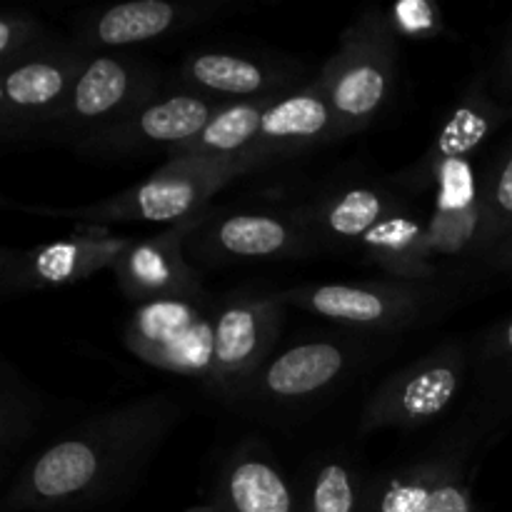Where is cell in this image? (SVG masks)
Returning a JSON list of instances; mask_svg holds the SVG:
<instances>
[{"instance_id": "cell-18", "label": "cell", "mask_w": 512, "mask_h": 512, "mask_svg": "<svg viewBox=\"0 0 512 512\" xmlns=\"http://www.w3.org/2000/svg\"><path fill=\"white\" fill-rule=\"evenodd\" d=\"M188 512H298V490L275 455L248 440L220 460L205 500Z\"/></svg>"}, {"instance_id": "cell-28", "label": "cell", "mask_w": 512, "mask_h": 512, "mask_svg": "<svg viewBox=\"0 0 512 512\" xmlns=\"http://www.w3.org/2000/svg\"><path fill=\"white\" fill-rule=\"evenodd\" d=\"M398 35H438L440 13L430 3H403L388 13Z\"/></svg>"}, {"instance_id": "cell-30", "label": "cell", "mask_w": 512, "mask_h": 512, "mask_svg": "<svg viewBox=\"0 0 512 512\" xmlns=\"http://www.w3.org/2000/svg\"><path fill=\"white\" fill-rule=\"evenodd\" d=\"M495 85L505 98H512V30L505 40L503 50H500L498 68H495Z\"/></svg>"}, {"instance_id": "cell-25", "label": "cell", "mask_w": 512, "mask_h": 512, "mask_svg": "<svg viewBox=\"0 0 512 512\" xmlns=\"http://www.w3.org/2000/svg\"><path fill=\"white\" fill-rule=\"evenodd\" d=\"M368 490L345 458H325L310 468L298 490V512H365Z\"/></svg>"}, {"instance_id": "cell-8", "label": "cell", "mask_w": 512, "mask_h": 512, "mask_svg": "<svg viewBox=\"0 0 512 512\" xmlns=\"http://www.w3.org/2000/svg\"><path fill=\"white\" fill-rule=\"evenodd\" d=\"M213 295L135 305L123 343L135 358L205 385L213 353Z\"/></svg>"}, {"instance_id": "cell-12", "label": "cell", "mask_w": 512, "mask_h": 512, "mask_svg": "<svg viewBox=\"0 0 512 512\" xmlns=\"http://www.w3.org/2000/svg\"><path fill=\"white\" fill-rule=\"evenodd\" d=\"M318 238L303 213L238 210L210 215L208 223L190 238L188 250L205 263H245V260H283L318 250Z\"/></svg>"}, {"instance_id": "cell-14", "label": "cell", "mask_w": 512, "mask_h": 512, "mask_svg": "<svg viewBox=\"0 0 512 512\" xmlns=\"http://www.w3.org/2000/svg\"><path fill=\"white\" fill-rule=\"evenodd\" d=\"M173 83L220 103L280 98L308 85L298 60L243 50H195L183 60Z\"/></svg>"}, {"instance_id": "cell-9", "label": "cell", "mask_w": 512, "mask_h": 512, "mask_svg": "<svg viewBox=\"0 0 512 512\" xmlns=\"http://www.w3.org/2000/svg\"><path fill=\"white\" fill-rule=\"evenodd\" d=\"M283 325V303L275 295L233 290L215 298L213 353L205 385L225 403H235L240 390L273 355Z\"/></svg>"}, {"instance_id": "cell-31", "label": "cell", "mask_w": 512, "mask_h": 512, "mask_svg": "<svg viewBox=\"0 0 512 512\" xmlns=\"http://www.w3.org/2000/svg\"><path fill=\"white\" fill-rule=\"evenodd\" d=\"M485 263H488L493 270L512 273V235L510 238H505L503 243H500L498 248H495L488 258H485Z\"/></svg>"}, {"instance_id": "cell-5", "label": "cell", "mask_w": 512, "mask_h": 512, "mask_svg": "<svg viewBox=\"0 0 512 512\" xmlns=\"http://www.w3.org/2000/svg\"><path fill=\"white\" fill-rule=\"evenodd\" d=\"M275 298L333 323L360 330H405L433 318L445 308L450 293L435 283L413 280H353V283L295 285Z\"/></svg>"}, {"instance_id": "cell-16", "label": "cell", "mask_w": 512, "mask_h": 512, "mask_svg": "<svg viewBox=\"0 0 512 512\" xmlns=\"http://www.w3.org/2000/svg\"><path fill=\"white\" fill-rule=\"evenodd\" d=\"M508 115V105L490 93L488 78H473L460 93L443 128L435 133L433 145L405 173L403 183L418 190H435L448 180L473 173L475 150L505 123Z\"/></svg>"}, {"instance_id": "cell-10", "label": "cell", "mask_w": 512, "mask_h": 512, "mask_svg": "<svg viewBox=\"0 0 512 512\" xmlns=\"http://www.w3.org/2000/svg\"><path fill=\"white\" fill-rule=\"evenodd\" d=\"M130 243V235H115L103 225H78L53 243L28 250L5 248L0 253V288L3 295H18L83 283L100 270H113Z\"/></svg>"}, {"instance_id": "cell-15", "label": "cell", "mask_w": 512, "mask_h": 512, "mask_svg": "<svg viewBox=\"0 0 512 512\" xmlns=\"http://www.w3.org/2000/svg\"><path fill=\"white\" fill-rule=\"evenodd\" d=\"M213 210L168 225L158 235L133 238L125 253L115 260L113 275L120 293L135 305L155 303L165 298H195L205 295L198 270L188 263L185 250L190 238L210 220Z\"/></svg>"}, {"instance_id": "cell-17", "label": "cell", "mask_w": 512, "mask_h": 512, "mask_svg": "<svg viewBox=\"0 0 512 512\" xmlns=\"http://www.w3.org/2000/svg\"><path fill=\"white\" fill-rule=\"evenodd\" d=\"M223 0H128L75 20L73 43L88 53L170 38L225 13Z\"/></svg>"}, {"instance_id": "cell-1", "label": "cell", "mask_w": 512, "mask_h": 512, "mask_svg": "<svg viewBox=\"0 0 512 512\" xmlns=\"http://www.w3.org/2000/svg\"><path fill=\"white\" fill-rule=\"evenodd\" d=\"M183 418L168 393L145 395L58 435L18 470L5 512L95 505L133 483Z\"/></svg>"}, {"instance_id": "cell-3", "label": "cell", "mask_w": 512, "mask_h": 512, "mask_svg": "<svg viewBox=\"0 0 512 512\" xmlns=\"http://www.w3.org/2000/svg\"><path fill=\"white\" fill-rule=\"evenodd\" d=\"M398 40L388 13L380 8L363 10L343 30L338 50L315 80L328 98L335 140L368 128L390 103L400 70Z\"/></svg>"}, {"instance_id": "cell-27", "label": "cell", "mask_w": 512, "mask_h": 512, "mask_svg": "<svg viewBox=\"0 0 512 512\" xmlns=\"http://www.w3.org/2000/svg\"><path fill=\"white\" fill-rule=\"evenodd\" d=\"M50 40L45 25L23 8H8L0 15V68L35 53Z\"/></svg>"}, {"instance_id": "cell-4", "label": "cell", "mask_w": 512, "mask_h": 512, "mask_svg": "<svg viewBox=\"0 0 512 512\" xmlns=\"http://www.w3.org/2000/svg\"><path fill=\"white\" fill-rule=\"evenodd\" d=\"M160 90V78L145 58L125 50L90 53L68 103L40 143L70 145L85 153L98 138L128 118Z\"/></svg>"}, {"instance_id": "cell-26", "label": "cell", "mask_w": 512, "mask_h": 512, "mask_svg": "<svg viewBox=\"0 0 512 512\" xmlns=\"http://www.w3.org/2000/svg\"><path fill=\"white\" fill-rule=\"evenodd\" d=\"M483 185V238L478 260H485L512 235V138L490 163Z\"/></svg>"}, {"instance_id": "cell-23", "label": "cell", "mask_w": 512, "mask_h": 512, "mask_svg": "<svg viewBox=\"0 0 512 512\" xmlns=\"http://www.w3.org/2000/svg\"><path fill=\"white\" fill-rule=\"evenodd\" d=\"M358 250L395 280L433 283L440 273L425 250V218L408 203L395 208L378 228L370 230L360 240Z\"/></svg>"}, {"instance_id": "cell-29", "label": "cell", "mask_w": 512, "mask_h": 512, "mask_svg": "<svg viewBox=\"0 0 512 512\" xmlns=\"http://www.w3.org/2000/svg\"><path fill=\"white\" fill-rule=\"evenodd\" d=\"M485 360L495 368L512 373V318L493 328V333L488 335V340H485Z\"/></svg>"}, {"instance_id": "cell-11", "label": "cell", "mask_w": 512, "mask_h": 512, "mask_svg": "<svg viewBox=\"0 0 512 512\" xmlns=\"http://www.w3.org/2000/svg\"><path fill=\"white\" fill-rule=\"evenodd\" d=\"M225 103L190 90H158L153 98L140 103L113 130L95 140L83 155L90 158H135L145 153L175 155L198 138L205 125Z\"/></svg>"}, {"instance_id": "cell-7", "label": "cell", "mask_w": 512, "mask_h": 512, "mask_svg": "<svg viewBox=\"0 0 512 512\" xmlns=\"http://www.w3.org/2000/svg\"><path fill=\"white\" fill-rule=\"evenodd\" d=\"M468 373V350L460 340L435 345L410 365L385 378L365 403L360 433L398 428L418 430L445 415L458 400Z\"/></svg>"}, {"instance_id": "cell-6", "label": "cell", "mask_w": 512, "mask_h": 512, "mask_svg": "<svg viewBox=\"0 0 512 512\" xmlns=\"http://www.w3.org/2000/svg\"><path fill=\"white\" fill-rule=\"evenodd\" d=\"M88 58V50L78 48L73 38L50 35L35 53L0 68V138L5 145L40 143L68 103Z\"/></svg>"}, {"instance_id": "cell-22", "label": "cell", "mask_w": 512, "mask_h": 512, "mask_svg": "<svg viewBox=\"0 0 512 512\" xmlns=\"http://www.w3.org/2000/svg\"><path fill=\"white\" fill-rule=\"evenodd\" d=\"M483 185L473 173L435 188L433 210L425 215V250L430 260L470 255L478 260L483 238Z\"/></svg>"}, {"instance_id": "cell-19", "label": "cell", "mask_w": 512, "mask_h": 512, "mask_svg": "<svg viewBox=\"0 0 512 512\" xmlns=\"http://www.w3.org/2000/svg\"><path fill=\"white\" fill-rule=\"evenodd\" d=\"M365 512H475L470 480L458 458L403 465L368 488Z\"/></svg>"}, {"instance_id": "cell-20", "label": "cell", "mask_w": 512, "mask_h": 512, "mask_svg": "<svg viewBox=\"0 0 512 512\" xmlns=\"http://www.w3.org/2000/svg\"><path fill=\"white\" fill-rule=\"evenodd\" d=\"M325 143H335V120L323 88L313 80L300 90L270 100L245 158L265 168Z\"/></svg>"}, {"instance_id": "cell-21", "label": "cell", "mask_w": 512, "mask_h": 512, "mask_svg": "<svg viewBox=\"0 0 512 512\" xmlns=\"http://www.w3.org/2000/svg\"><path fill=\"white\" fill-rule=\"evenodd\" d=\"M403 203L405 200L383 185L355 183L320 195L310 208H303L300 213L320 245L333 243L358 248L360 240Z\"/></svg>"}, {"instance_id": "cell-2", "label": "cell", "mask_w": 512, "mask_h": 512, "mask_svg": "<svg viewBox=\"0 0 512 512\" xmlns=\"http://www.w3.org/2000/svg\"><path fill=\"white\" fill-rule=\"evenodd\" d=\"M263 165L250 158H210V155H175L153 175L133 188L78 208L23 205L25 213L78 220L80 225L165 223L175 225L210 208V198L240 175Z\"/></svg>"}, {"instance_id": "cell-24", "label": "cell", "mask_w": 512, "mask_h": 512, "mask_svg": "<svg viewBox=\"0 0 512 512\" xmlns=\"http://www.w3.org/2000/svg\"><path fill=\"white\" fill-rule=\"evenodd\" d=\"M43 415L40 393L23 378L10 360L0 363V460L8 465L13 455L35 435Z\"/></svg>"}, {"instance_id": "cell-13", "label": "cell", "mask_w": 512, "mask_h": 512, "mask_svg": "<svg viewBox=\"0 0 512 512\" xmlns=\"http://www.w3.org/2000/svg\"><path fill=\"white\" fill-rule=\"evenodd\" d=\"M355 353L338 338H308L273 353L245 383L235 403L258 408L318 400L348 375Z\"/></svg>"}]
</instances>
